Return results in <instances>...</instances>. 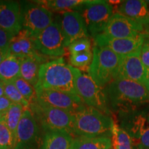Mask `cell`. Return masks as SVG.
<instances>
[{
  "mask_svg": "<svg viewBox=\"0 0 149 149\" xmlns=\"http://www.w3.org/2000/svg\"><path fill=\"white\" fill-rule=\"evenodd\" d=\"M109 108L120 113L140 109L149 103V90L130 80L117 78L104 88Z\"/></svg>",
  "mask_w": 149,
  "mask_h": 149,
  "instance_id": "obj_1",
  "label": "cell"
},
{
  "mask_svg": "<svg viewBox=\"0 0 149 149\" xmlns=\"http://www.w3.org/2000/svg\"><path fill=\"white\" fill-rule=\"evenodd\" d=\"M35 90L57 91L77 95L71 66L66 64L62 57L43 63Z\"/></svg>",
  "mask_w": 149,
  "mask_h": 149,
  "instance_id": "obj_2",
  "label": "cell"
},
{
  "mask_svg": "<svg viewBox=\"0 0 149 149\" xmlns=\"http://www.w3.org/2000/svg\"><path fill=\"white\" fill-rule=\"evenodd\" d=\"M113 124L110 115L85 105L73 113L72 135L111 137Z\"/></svg>",
  "mask_w": 149,
  "mask_h": 149,
  "instance_id": "obj_3",
  "label": "cell"
},
{
  "mask_svg": "<svg viewBox=\"0 0 149 149\" xmlns=\"http://www.w3.org/2000/svg\"><path fill=\"white\" fill-rule=\"evenodd\" d=\"M122 56L109 48L94 46L93 60L88 69V74L97 84L104 88L117 79Z\"/></svg>",
  "mask_w": 149,
  "mask_h": 149,
  "instance_id": "obj_4",
  "label": "cell"
},
{
  "mask_svg": "<svg viewBox=\"0 0 149 149\" xmlns=\"http://www.w3.org/2000/svg\"><path fill=\"white\" fill-rule=\"evenodd\" d=\"M29 109L45 133L64 132L72 135L73 113L42 105L37 100L30 104Z\"/></svg>",
  "mask_w": 149,
  "mask_h": 149,
  "instance_id": "obj_5",
  "label": "cell"
},
{
  "mask_svg": "<svg viewBox=\"0 0 149 149\" xmlns=\"http://www.w3.org/2000/svg\"><path fill=\"white\" fill-rule=\"evenodd\" d=\"M72 67L77 96L85 105L110 115V108L104 88L100 86L88 74Z\"/></svg>",
  "mask_w": 149,
  "mask_h": 149,
  "instance_id": "obj_6",
  "label": "cell"
},
{
  "mask_svg": "<svg viewBox=\"0 0 149 149\" xmlns=\"http://www.w3.org/2000/svg\"><path fill=\"white\" fill-rule=\"evenodd\" d=\"M122 127L129 134L133 149H149V119L148 111L137 109L120 113Z\"/></svg>",
  "mask_w": 149,
  "mask_h": 149,
  "instance_id": "obj_7",
  "label": "cell"
},
{
  "mask_svg": "<svg viewBox=\"0 0 149 149\" xmlns=\"http://www.w3.org/2000/svg\"><path fill=\"white\" fill-rule=\"evenodd\" d=\"M82 16L89 35L93 38L102 34L113 15V7L109 1L102 0L87 1L82 6Z\"/></svg>",
  "mask_w": 149,
  "mask_h": 149,
  "instance_id": "obj_8",
  "label": "cell"
},
{
  "mask_svg": "<svg viewBox=\"0 0 149 149\" xmlns=\"http://www.w3.org/2000/svg\"><path fill=\"white\" fill-rule=\"evenodd\" d=\"M33 40L35 49L42 55L59 57L66 53L64 37L60 22L57 20L53 21Z\"/></svg>",
  "mask_w": 149,
  "mask_h": 149,
  "instance_id": "obj_9",
  "label": "cell"
},
{
  "mask_svg": "<svg viewBox=\"0 0 149 149\" xmlns=\"http://www.w3.org/2000/svg\"><path fill=\"white\" fill-rule=\"evenodd\" d=\"M42 144L40 126L31 110L26 109L17 128L14 149H40Z\"/></svg>",
  "mask_w": 149,
  "mask_h": 149,
  "instance_id": "obj_10",
  "label": "cell"
},
{
  "mask_svg": "<svg viewBox=\"0 0 149 149\" xmlns=\"http://www.w3.org/2000/svg\"><path fill=\"white\" fill-rule=\"evenodd\" d=\"M22 26L34 38L51 25L54 20L53 13L45 7L33 3L21 7Z\"/></svg>",
  "mask_w": 149,
  "mask_h": 149,
  "instance_id": "obj_11",
  "label": "cell"
},
{
  "mask_svg": "<svg viewBox=\"0 0 149 149\" xmlns=\"http://www.w3.org/2000/svg\"><path fill=\"white\" fill-rule=\"evenodd\" d=\"M37 102L42 105L74 113L85 104L77 95L61 91L40 90L35 91Z\"/></svg>",
  "mask_w": 149,
  "mask_h": 149,
  "instance_id": "obj_12",
  "label": "cell"
},
{
  "mask_svg": "<svg viewBox=\"0 0 149 149\" xmlns=\"http://www.w3.org/2000/svg\"><path fill=\"white\" fill-rule=\"evenodd\" d=\"M146 31L142 25L116 13L110 19L102 34L112 38H133L145 34Z\"/></svg>",
  "mask_w": 149,
  "mask_h": 149,
  "instance_id": "obj_13",
  "label": "cell"
},
{
  "mask_svg": "<svg viewBox=\"0 0 149 149\" xmlns=\"http://www.w3.org/2000/svg\"><path fill=\"white\" fill-rule=\"evenodd\" d=\"M144 41V34L133 38H112L102 33L94 38L95 46L108 48L120 56L139 55Z\"/></svg>",
  "mask_w": 149,
  "mask_h": 149,
  "instance_id": "obj_14",
  "label": "cell"
},
{
  "mask_svg": "<svg viewBox=\"0 0 149 149\" xmlns=\"http://www.w3.org/2000/svg\"><path fill=\"white\" fill-rule=\"evenodd\" d=\"M66 48L80 39L88 38L89 33L82 15L77 11H66L60 21Z\"/></svg>",
  "mask_w": 149,
  "mask_h": 149,
  "instance_id": "obj_15",
  "label": "cell"
},
{
  "mask_svg": "<svg viewBox=\"0 0 149 149\" xmlns=\"http://www.w3.org/2000/svg\"><path fill=\"white\" fill-rule=\"evenodd\" d=\"M148 71L141 62L139 55H124L122 56L117 78L135 81L147 87Z\"/></svg>",
  "mask_w": 149,
  "mask_h": 149,
  "instance_id": "obj_16",
  "label": "cell"
},
{
  "mask_svg": "<svg viewBox=\"0 0 149 149\" xmlns=\"http://www.w3.org/2000/svg\"><path fill=\"white\" fill-rule=\"evenodd\" d=\"M0 27L13 36L23 29L21 6L17 1H0Z\"/></svg>",
  "mask_w": 149,
  "mask_h": 149,
  "instance_id": "obj_17",
  "label": "cell"
},
{
  "mask_svg": "<svg viewBox=\"0 0 149 149\" xmlns=\"http://www.w3.org/2000/svg\"><path fill=\"white\" fill-rule=\"evenodd\" d=\"M117 13L130 19L146 28L149 26V8L148 3L142 0L123 1L117 7Z\"/></svg>",
  "mask_w": 149,
  "mask_h": 149,
  "instance_id": "obj_18",
  "label": "cell"
},
{
  "mask_svg": "<svg viewBox=\"0 0 149 149\" xmlns=\"http://www.w3.org/2000/svg\"><path fill=\"white\" fill-rule=\"evenodd\" d=\"M8 53L22 59L45 57L36 51L32 37L24 29L13 37L9 45Z\"/></svg>",
  "mask_w": 149,
  "mask_h": 149,
  "instance_id": "obj_19",
  "label": "cell"
},
{
  "mask_svg": "<svg viewBox=\"0 0 149 149\" xmlns=\"http://www.w3.org/2000/svg\"><path fill=\"white\" fill-rule=\"evenodd\" d=\"M22 58L8 53L0 64V81L12 82L20 77Z\"/></svg>",
  "mask_w": 149,
  "mask_h": 149,
  "instance_id": "obj_20",
  "label": "cell"
},
{
  "mask_svg": "<svg viewBox=\"0 0 149 149\" xmlns=\"http://www.w3.org/2000/svg\"><path fill=\"white\" fill-rule=\"evenodd\" d=\"M44 57L22 58L20 67V77L31 84L35 88L39 77L41 65L44 63Z\"/></svg>",
  "mask_w": 149,
  "mask_h": 149,
  "instance_id": "obj_21",
  "label": "cell"
},
{
  "mask_svg": "<svg viewBox=\"0 0 149 149\" xmlns=\"http://www.w3.org/2000/svg\"><path fill=\"white\" fill-rule=\"evenodd\" d=\"M73 136L64 132H46L40 149H70Z\"/></svg>",
  "mask_w": 149,
  "mask_h": 149,
  "instance_id": "obj_22",
  "label": "cell"
},
{
  "mask_svg": "<svg viewBox=\"0 0 149 149\" xmlns=\"http://www.w3.org/2000/svg\"><path fill=\"white\" fill-rule=\"evenodd\" d=\"M111 137H73L70 149H111Z\"/></svg>",
  "mask_w": 149,
  "mask_h": 149,
  "instance_id": "obj_23",
  "label": "cell"
},
{
  "mask_svg": "<svg viewBox=\"0 0 149 149\" xmlns=\"http://www.w3.org/2000/svg\"><path fill=\"white\" fill-rule=\"evenodd\" d=\"M26 109L22 105L13 103L10 108L1 115V120L15 136L18 124Z\"/></svg>",
  "mask_w": 149,
  "mask_h": 149,
  "instance_id": "obj_24",
  "label": "cell"
},
{
  "mask_svg": "<svg viewBox=\"0 0 149 149\" xmlns=\"http://www.w3.org/2000/svg\"><path fill=\"white\" fill-rule=\"evenodd\" d=\"M86 1L85 0H44L35 2L51 11H60L81 7Z\"/></svg>",
  "mask_w": 149,
  "mask_h": 149,
  "instance_id": "obj_25",
  "label": "cell"
},
{
  "mask_svg": "<svg viewBox=\"0 0 149 149\" xmlns=\"http://www.w3.org/2000/svg\"><path fill=\"white\" fill-rule=\"evenodd\" d=\"M111 139L113 149H133L129 134L115 122L112 129Z\"/></svg>",
  "mask_w": 149,
  "mask_h": 149,
  "instance_id": "obj_26",
  "label": "cell"
},
{
  "mask_svg": "<svg viewBox=\"0 0 149 149\" xmlns=\"http://www.w3.org/2000/svg\"><path fill=\"white\" fill-rule=\"evenodd\" d=\"M3 84H4V95L7 98L9 99L13 103L22 105L24 109H29L30 103L22 95L13 81Z\"/></svg>",
  "mask_w": 149,
  "mask_h": 149,
  "instance_id": "obj_27",
  "label": "cell"
},
{
  "mask_svg": "<svg viewBox=\"0 0 149 149\" xmlns=\"http://www.w3.org/2000/svg\"><path fill=\"white\" fill-rule=\"evenodd\" d=\"M93 60V51L70 55V66L77 69L87 70Z\"/></svg>",
  "mask_w": 149,
  "mask_h": 149,
  "instance_id": "obj_28",
  "label": "cell"
},
{
  "mask_svg": "<svg viewBox=\"0 0 149 149\" xmlns=\"http://www.w3.org/2000/svg\"><path fill=\"white\" fill-rule=\"evenodd\" d=\"M13 82L17 88L21 93L22 95L24 97L25 100L29 102L30 104L34 102L37 99L36 92L35 88L31 84L22 79V77H19Z\"/></svg>",
  "mask_w": 149,
  "mask_h": 149,
  "instance_id": "obj_29",
  "label": "cell"
},
{
  "mask_svg": "<svg viewBox=\"0 0 149 149\" xmlns=\"http://www.w3.org/2000/svg\"><path fill=\"white\" fill-rule=\"evenodd\" d=\"M15 135L0 120V149H14Z\"/></svg>",
  "mask_w": 149,
  "mask_h": 149,
  "instance_id": "obj_30",
  "label": "cell"
},
{
  "mask_svg": "<svg viewBox=\"0 0 149 149\" xmlns=\"http://www.w3.org/2000/svg\"><path fill=\"white\" fill-rule=\"evenodd\" d=\"M67 48L70 55H74V54L93 51L91 48V42L89 38L80 39L75 41L70 44Z\"/></svg>",
  "mask_w": 149,
  "mask_h": 149,
  "instance_id": "obj_31",
  "label": "cell"
},
{
  "mask_svg": "<svg viewBox=\"0 0 149 149\" xmlns=\"http://www.w3.org/2000/svg\"><path fill=\"white\" fill-rule=\"evenodd\" d=\"M13 37L6 31L0 27V50L1 51L8 53L9 45Z\"/></svg>",
  "mask_w": 149,
  "mask_h": 149,
  "instance_id": "obj_32",
  "label": "cell"
},
{
  "mask_svg": "<svg viewBox=\"0 0 149 149\" xmlns=\"http://www.w3.org/2000/svg\"><path fill=\"white\" fill-rule=\"evenodd\" d=\"M139 57L142 64L147 69L149 70V42L146 38L144 44L141 46Z\"/></svg>",
  "mask_w": 149,
  "mask_h": 149,
  "instance_id": "obj_33",
  "label": "cell"
},
{
  "mask_svg": "<svg viewBox=\"0 0 149 149\" xmlns=\"http://www.w3.org/2000/svg\"><path fill=\"white\" fill-rule=\"evenodd\" d=\"M13 102L10 101L5 95L0 97V115H2L3 113L8 110Z\"/></svg>",
  "mask_w": 149,
  "mask_h": 149,
  "instance_id": "obj_34",
  "label": "cell"
},
{
  "mask_svg": "<svg viewBox=\"0 0 149 149\" xmlns=\"http://www.w3.org/2000/svg\"><path fill=\"white\" fill-rule=\"evenodd\" d=\"M4 95V84L0 81V97Z\"/></svg>",
  "mask_w": 149,
  "mask_h": 149,
  "instance_id": "obj_35",
  "label": "cell"
},
{
  "mask_svg": "<svg viewBox=\"0 0 149 149\" xmlns=\"http://www.w3.org/2000/svg\"><path fill=\"white\" fill-rule=\"evenodd\" d=\"M8 53V52H5V51H2L0 50V64L1 63V61H2V60L3 59V58L5 57V56L7 55Z\"/></svg>",
  "mask_w": 149,
  "mask_h": 149,
  "instance_id": "obj_36",
  "label": "cell"
},
{
  "mask_svg": "<svg viewBox=\"0 0 149 149\" xmlns=\"http://www.w3.org/2000/svg\"><path fill=\"white\" fill-rule=\"evenodd\" d=\"M144 36H145V38H146V40L149 42V29L146 30V33H145V34H144Z\"/></svg>",
  "mask_w": 149,
  "mask_h": 149,
  "instance_id": "obj_37",
  "label": "cell"
},
{
  "mask_svg": "<svg viewBox=\"0 0 149 149\" xmlns=\"http://www.w3.org/2000/svg\"><path fill=\"white\" fill-rule=\"evenodd\" d=\"M147 88L149 90V70L148 71V76H147Z\"/></svg>",
  "mask_w": 149,
  "mask_h": 149,
  "instance_id": "obj_38",
  "label": "cell"
},
{
  "mask_svg": "<svg viewBox=\"0 0 149 149\" xmlns=\"http://www.w3.org/2000/svg\"><path fill=\"white\" fill-rule=\"evenodd\" d=\"M148 119H149V111H148Z\"/></svg>",
  "mask_w": 149,
  "mask_h": 149,
  "instance_id": "obj_39",
  "label": "cell"
},
{
  "mask_svg": "<svg viewBox=\"0 0 149 149\" xmlns=\"http://www.w3.org/2000/svg\"><path fill=\"white\" fill-rule=\"evenodd\" d=\"M1 115H0V120H1Z\"/></svg>",
  "mask_w": 149,
  "mask_h": 149,
  "instance_id": "obj_40",
  "label": "cell"
},
{
  "mask_svg": "<svg viewBox=\"0 0 149 149\" xmlns=\"http://www.w3.org/2000/svg\"><path fill=\"white\" fill-rule=\"evenodd\" d=\"M147 3H148V5H149V1H147Z\"/></svg>",
  "mask_w": 149,
  "mask_h": 149,
  "instance_id": "obj_41",
  "label": "cell"
},
{
  "mask_svg": "<svg viewBox=\"0 0 149 149\" xmlns=\"http://www.w3.org/2000/svg\"><path fill=\"white\" fill-rule=\"evenodd\" d=\"M111 149H113V148H111Z\"/></svg>",
  "mask_w": 149,
  "mask_h": 149,
  "instance_id": "obj_42",
  "label": "cell"
}]
</instances>
